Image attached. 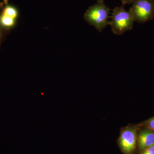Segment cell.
Masks as SVG:
<instances>
[{"mask_svg":"<svg viewBox=\"0 0 154 154\" xmlns=\"http://www.w3.org/2000/svg\"><path fill=\"white\" fill-rule=\"evenodd\" d=\"M97 2H104V0H97Z\"/></svg>","mask_w":154,"mask_h":154,"instance_id":"obj_12","label":"cell"},{"mask_svg":"<svg viewBox=\"0 0 154 154\" xmlns=\"http://www.w3.org/2000/svg\"><path fill=\"white\" fill-rule=\"evenodd\" d=\"M140 154H154V146L143 150Z\"/></svg>","mask_w":154,"mask_h":154,"instance_id":"obj_9","label":"cell"},{"mask_svg":"<svg viewBox=\"0 0 154 154\" xmlns=\"http://www.w3.org/2000/svg\"><path fill=\"white\" fill-rule=\"evenodd\" d=\"M10 31L5 30L0 26V48L3 42L6 39L7 35L9 34Z\"/></svg>","mask_w":154,"mask_h":154,"instance_id":"obj_8","label":"cell"},{"mask_svg":"<svg viewBox=\"0 0 154 154\" xmlns=\"http://www.w3.org/2000/svg\"><path fill=\"white\" fill-rule=\"evenodd\" d=\"M139 125L137 135V148L140 153L154 146V131L146 127Z\"/></svg>","mask_w":154,"mask_h":154,"instance_id":"obj_6","label":"cell"},{"mask_svg":"<svg viewBox=\"0 0 154 154\" xmlns=\"http://www.w3.org/2000/svg\"><path fill=\"white\" fill-rule=\"evenodd\" d=\"M110 9L104 2H97L86 11L84 19L89 25L94 26L99 32H101L106 26L110 25Z\"/></svg>","mask_w":154,"mask_h":154,"instance_id":"obj_1","label":"cell"},{"mask_svg":"<svg viewBox=\"0 0 154 154\" xmlns=\"http://www.w3.org/2000/svg\"><path fill=\"white\" fill-rule=\"evenodd\" d=\"M110 18V25L116 35H121L133 28L134 20L129 11H126L123 5L114 8Z\"/></svg>","mask_w":154,"mask_h":154,"instance_id":"obj_2","label":"cell"},{"mask_svg":"<svg viewBox=\"0 0 154 154\" xmlns=\"http://www.w3.org/2000/svg\"><path fill=\"white\" fill-rule=\"evenodd\" d=\"M139 125L130 126L122 130L118 140L119 148L124 154H134L137 148V135Z\"/></svg>","mask_w":154,"mask_h":154,"instance_id":"obj_4","label":"cell"},{"mask_svg":"<svg viewBox=\"0 0 154 154\" xmlns=\"http://www.w3.org/2000/svg\"><path fill=\"white\" fill-rule=\"evenodd\" d=\"M1 2H0V3H1Z\"/></svg>","mask_w":154,"mask_h":154,"instance_id":"obj_13","label":"cell"},{"mask_svg":"<svg viewBox=\"0 0 154 154\" xmlns=\"http://www.w3.org/2000/svg\"><path fill=\"white\" fill-rule=\"evenodd\" d=\"M4 2L5 6L0 13V26L10 32L17 25L19 11L15 6L9 5L8 0H4Z\"/></svg>","mask_w":154,"mask_h":154,"instance_id":"obj_5","label":"cell"},{"mask_svg":"<svg viewBox=\"0 0 154 154\" xmlns=\"http://www.w3.org/2000/svg\"><path fill=\"white\" fill-rule=\"evenodd\" d=\"M140 125H143L148 128L154 131V116L149 119L148 120L143 122L142 123L140 124Z\"/></svg>","mask_w":154,"mask_h":154,"instance_id":"obj_7","label":"cell"},{"mask_svg":"<svg viewBox=\"0 0 154 154\" xmlns=\"http://www.w3.org/2000/svg\"><path fill=\"white\" fill-rule=\"evenodd\" d=\"M4 5H5V3H4V2L0 3V8H3Z\"/></svg>","mask_w":154,"mask_h":154,"instance_id":"obj_11","label":"cell"},{"mask_svg":"<svg viewBox=\"0 0 154 154\" xmlns=\"http://www.w3.org/2000/svg\"><path fill=\"white\" fill-rule=\"evenodd\" d=\"M129 10L135 22L143 23L154 17V0H137Z\"/></svg>","mask_w":154,"mask_h":154,"instance_id":"obj_3","label":"cell"},{"mask_svg":"<svg viewBox=\"0 0 154 154\" xmlns=\"http://www.w3.org/2000/svg\"><path fill=\"white\" fill-rule=\"evenodd\" d=\"M137 0H121L122 5H131L133 4Z\"/></svg>","mask_w":154,"mask_h":154,"instance_id":"obj_10","label":"cell"}]
</instances>
